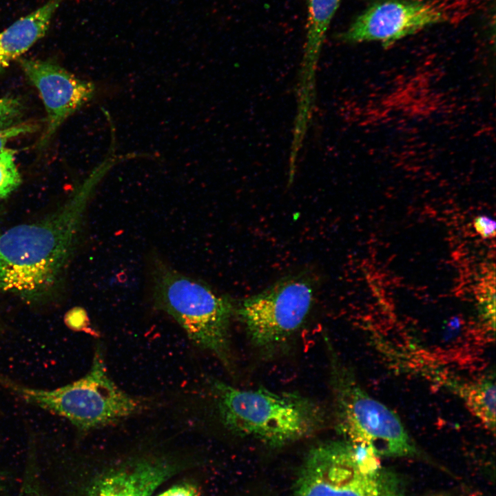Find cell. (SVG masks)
<instances>
[{
    "mask_svg": "<svg viewBox=\"0 0 496 496\" xmlns=\"http://www.w3.org/2000/svg\"><path fill=\"white\" fill-rule=\"evenodd\" d=\"M150 278L156 307L172 316L194 344L229 366L230 299L159 258L152 261Z\"/></svg>",
    "mask_w": 496,
    "mask_h": 496,
    "instance_id": "3957f363",
    "label": "cell"
},
{
    "mask_svg": "<svg viewBox=\"0 0 496 496\" xmlns=\"http://www.w3.org/2000/svg\"><path fill=\"white\" fill-rule=\"evenodd\" d=\"M173 472L164 462L138 461L99 477L85 496H150Z\"/></svg>",
    "mask_w": 496,
    "mask_h": 496,
    "instance_id": "30bf717a",
    "label": "cell"
},
{
    "mask_svg": "<svg viewBox=\"0 0 496 496\" xmlns=\"http://www.w3.org/2000/svg\"><path fill=\"white\" fill-rule=\"evenodd\" d=\"M38 125L33 123H19L17 125L0 130V150L4 149V147L11 139L32 133L37 130Z\"/></svg>",
    "mask_w": 496,
    "mask_h": 496,
    "instance_id": "2e32d148",
    "label": "cell"
},
{
    "mask_svg": "<svg viewBox=\"0 0 496 496\" xmlns=\"http://www.w3.org/2000/svg\"><path fill=\"white\" fill-rule=\"evenodd\" d=\"M158 496H196V490L188 484L174 486Z\"/></svg>",
    "mask_w": 496,
    "mask_h": 496,
    "instance_id": "ac0fdd59",
    "label": "cell"
},
{
    "mask_svg": "<svg viewBox=\"0 0 496 496\" xmlns=\"http://www.w3.org/2000/svg\"><path fill=\"white\" fill-rule=\"evenodd\" d=\"M331 384L339 430L378 456L406 457L418 452L399 417L364 391L329 349Z\"/></svg>",
    "mask_w": 496,
    "mask_h": 496,
    "instance_id": "5b68a950",
    "label": "cell"
},
{
    "mask_svg": "<svg viewBox=\"0 0 496 496\" xmlns=\"http://www.w3.org/2000/svg\"><path fill=\"white\" fill-rule=\"evenodd\" d=\"M63 1L48 0L0 32V72L45 34Z\"/></svg>",
    "mask_w": 496,
    "mask_h": 496,
    "instance_id": "8fae6325",
    "label": "cell"
},
{
    "mask_svg": "<svg viewBox=\"0 0 496 496\" xmlns=\"http://www.w3.org/2000/svg\"><path fill=\"white\" fill-rule=\"evenodd\" d=\"M308 8L307 55L313 59L318 54L340 0H307Z\"/></svg>",
    "mask_w": 496,
    "mask_h": 496,
    "instance_id": "4fadbf2b",
    "label": "cell"
},
{
    "mask_svg": "<svg viewBox=\"0 0 496 496\" xmlns=\"http://www.w3.org/2000/svg\"><path fill=\"white\" fill-rule=\"evenodd\" d=\"M19 63L45 109L46 127L39 142L44 146L71 114L92 99L95 86L50 61L19 59Z\"/></svg>",
    "mask_w": 496,
    "mask_h": 496,
    "instance_id": "9c48e42d",
    "label": "cell"
},
{
    "mask_svg": "<svg viewBox=\"0 0 496 496\" xmlns=\"http://www.w3.org/2000/svg\"><path fill=\"white\" fill-rule=\"evenodd\" d=\"M295 496H402L397 477L382 468L364 471L350 441L315 447L302 469Z\"/></svg>",
    "mask_w": 496,
    "mask_h": 496,
    "instance_id": "8992f818",
    "label": "cell"
},
{
    "mask_svg": "<svg viewBox=\"0 0 496 496\" xmlns=\"http://www.w3.org/2000/svg\"><path fill=\"white\" fill-rule=\"evenodd\" d=\"M473 226L476 232L482 238H490L495 236V221L487 216L481 215L475 217L473 220Z\"/></svg>",
    "mask_w": 496,
    "mask_h": 496,
    "instance_id": "e0dca14e",
    "label": "cell"
},
{
    "mask_svg": "<svg viewBox=\"0 0 496 496\" xmlns=\"http://www.w3.org/2000/svg\"><path fill=\"white\" fill-rule=\"evenodd\" d=\"M313 298L309 277L292 276L245 299L238 313L251 344L265 353L285 345L302 327Z\"/></svg>",
    "mask_w": 496,
    "mask_h": 496,
    "instance_id": "52a82bcc",
    "label": "cell"
},
{
    "mask_svg": "<svg viewBox=\"0 0 496 496\" xmlns=\"http://www.w3.org/2000/svg\"><path fill=\"white\" fill-rule=\"evenodd\" d=\"M97 170L60 209L44 220L13 227L0 235V293L43 295L57 280L73 249Z\"/></svg>",
    "mask_w": 496,
    "mask_h": 496,
    "instance_id": "6da1fadb",
    "label": "cell"
},
{
    "mask_svg": "<svg viewBox=\"0 0 496 496\" xmlns=\"http://www.w3.org/2000/svg\"><path fill=\"white\" fill-rule=\"evenodd\" d=\"M0 383L27 402L65 417L83 431L115 423L140 409L139 402L110 378L100 348L95 351L90 371L63 386L50 390L30 388L1 375Z\"/></svg>",
    "mask_w": 496,
    "mask_h": 496,
    "instance_id": "277c9868",
    "label": "cell"
},
{
    "mask_svg": "<svg viewBox=\"0 0 496 496\" xmlns=\"http://www.w3.org/2000/svg\"><path fill=\"white\" fill-rule=\"evenodd\" d=\"M451 17V4L441 0H386L360 14L341 39L348 43L380 41L386 47Z\"/></svg>",
    "mask_w": 496,
    "mask_h": 496,
    "instance_id": "ba28073f",
    "label": "cell"
},
{
    "mask_svg": "<svg viewBox=\"0 0 496 496\" xmlns=\"http://www.w3.org/2000/svg\"><path fill=\"white\" fill-rule=\"evenodd\" d=\"M465 404L486 428H495V384L489 379L462 386L459 390Z\"/></svg>",
    "mask_w": 496,
    "mask_h": 496,
    "instance_id": "7c38bea8",
    "label": "cell"
},
{
    "mask_svg": "<svg viewBox=\"0 0 496 496\" xmlns=\"http://www.w3.org/2000/svg\"><path fill=\"white\" fill-rule=\"evenodd\" d=\"M31 491H32V494H31L30 495H28V496H41V495H40L39 494H38L37 493H35L36 495H34V490H31Z\"/></svg>",
    "mask_w": 496,
    "mask_h": 496,
    "instance_id": "d6986e66",
    "label": "cell"
},
{
    "mask_svg": "<svg viewBox=\"0 0 496 496\" xmlns=\"http://www.w3.org/2000/svg\"><path fill=\"white\" fill-rule=\"evenodd\" d=\"M15 153L10 149L0 150V198L10 194L21 182L14 162Z\"/></svg>",
    "mask_w": 496,
    "mask_h": 496,
    "instance_id": "5bb4252c",
    "label": "cell"
},
{
    "mask_svg": "<svg viewBox=\"0 0 496 496\" xmlns=\"http://www.w3.org/2000/svg\"><path fill=\"white\" fill-rule=\"evenodd\" d=\"M23 112V105L20 99L13 96L0 98V130L19 123Z\"/></svg>",
    "mask_w": 496,
    "mask_h": 496,
    "instance_id": "9a60e30c",
    "label": "cell"
},
{
    "mask_svg": "<svg viewBox=\"0 0 496 496\" xmlns=\"http://www.w3.org/2000/svg\"><path fill=\"white\" fill-rule=\"evenodd\" d=\"M211 389L222 424L236 433L280 445L309 435L323 424V413L298 393L265 388L240 389L214 380Z\"/></svg>",
    "mask_w": 496,
    "mask_h": 496,
    "instance_id": "7a4b0ae2",
    "label": "cell"
}]
</instances>
